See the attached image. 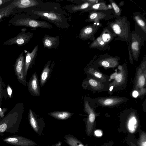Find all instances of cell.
I'll return each mask as SVG.
<instances>
[{"label":"cell","mask_w":146,"mask_h":146,"mask_svg":"<svg viewBox=\"0 0 146 146\" xmlns=\"http://www.w3.org/2000/svg\"><path fill=\"white\" fill-rule=\"evenodd\" d=\"M117 70H115V73L112 74L110 76V77L109 79L108 80V81L110 82L113 79H114L115 77L117 74Z\"/></svg>","instance_id":"39"},{"label":"cell","mask_w":146,"mask_h":146,"mask_svg":"<svg viewBox=\"0 0 146 146\" xmlns=\"http://www.w3.org/2000/svg\"><path fill=\"white\" fill-rule=\"evenodd\" d=\"M84 109L88 114L87 121L86 129L88 134H89L92 129V125L96 118V113L94 110L90 106L87 101L84 103Z\"/></svg>","instance_id":"18"},{"label":"cell","mask_w":146,"mask_h":146,"mask_svg":"<svg viewBox=\"0 0 146 146\" xmlns=\"http://www.w3.org/2000/svg\"><path fill=\"white\" fill-rule=\"evenodd\" d=\"M106 1L102 0L97 3L94 4L89 7L82 11L80 14L83 13L89 12L91 11L99 10L107 11L111 9L108 8V5L106 4Z\"/></svg>","instance_id":"25"},{"label":"cell","mask_w":146,"mask_h":146,"mask_svg":"<svg viewBox=\"0 0 146 146\" xmlns=\"http://www.w3.org/2000/svg\"><path fill=\"white\" fill-rule=\"evenodd\" d=\"M132 16L135 23L146 34V20L144 15L139 12H137L133 13Z\"/></svg>","instance_id":"23"},{"label":"cell","mask_w":146,"mask_h":146,"mask_svg":"<svg viewBox=\"0 0 146 146\" xmlns=\"http://www.w3.org/2000/svg\"><path fill=\"white\" fill-rule=\"evenodd\" d=\"M99 106L104 107L116 106L126 102L127 98L121 97H100L94 99Z\"/></svg>","instance_id":"13"},{"label":"cell","mask_w":146,"mask_h":146,"mask_svg":"<svg viewBox=\"0 0 146 146\" xmlns=\"http://www.w3.org/2000/svg\"><path fill=\"white\" fill-rule=\"evenodd\" d=\"M14 0H11L0 7V21L4 17L13 15V10L15 8L13 3Z\"/></svg>","instance_id":"20"},{"label":"cell","mask_w":146,"mask_h":146,"mask_svg":"<svg viewBox=\"0 0 146 146\" xmlns=\"http://www.w3.org/2000/svg\"><path fill=\"white\" fill-rule=\"evenodd\" d=\"M43 49H56L60 44L59 36H51L48 34H45L42 39Z\"/></svg>","instance_id":"17"},{"label":"cell","mask_w":146,"mask_h":146,"mask_svg":"<svg viewBox=\"0 0 146 146\" xmlns=\"http://www.w3.org/2000/svg\"><path fill=\"white\" fill-rule=\"evenodd\" d=\"M120 59L118 56H112L107 54H102L94 60L93 66L94 67H103L106 69L114 68L118 65Z\"/></svg>","instance_id":"7"},{"label":"cell","mask_w":146,"mask_h":146,"mask_svg":"<svg viewBox=\"0 0 146 146\" xmlns=\"http://www.w3.org/2000/svg\"><path fill=\"white\" fill-rule=\"evenodd\" d=\"M88 18L85 21L89 23H100V21L109 20L115 18L113 9L107 11L99 10L89 12Z\"/></svg>","instance_id":"8"},{"label":"cell","mask_w":146,"mask_h":146,"mask_svg":"<svg viewBox=\"0 0 146 146\" xmlns=\"http://www.w3.org/2000/svg\"><path fill=\"white\" fill-rule=\"evenodd\" d=\"M146 134L144 133L141 135L139 142V146H146Z\"/></svg>","instance_id":"34"},{"label":"cell","mask_w":146,"mask_h":146,"mask_svg":"<svg viewBox=\"0 0 146 146\" xmlns=\"http://www.w3.org/2000/svg\"><path fill=\"white\" fill-rule=\"evenodd\" d=\"M106 25L116 35L114 40L129 42L131 36L130 23L126 16L115 18L113 21L107 22Z\"/></svg>","instance_id":"4"},{"label":"cell","mask_w":146,"mask_h":146,"mask_svg":"<svg viewBox=\"0 0 146 146\" xmlns=\"http://www.w3.org/2000/svg\"><path fill=\"white\" fill-rule=\"evenodd\" d=\"M1 117H0V118H1Z\"/></svg>","instance_id":"45"},{"label":"cell","mask_w":146,"mask_h":146,"mask_svg":"<svg viewBox=\"0 0 146 146\" xmlns=\"http://www.w3.org/2000/svg\"><path fill=\"white\" fill-rule=\"evenodd\" d=\"M135 30L131 32V39L128 43L133 59L137 61L141 48L146 40V34L135 23Z\"/></svg>","instance_id":"5"},{"label":"cell","mask_w":146,"mask_h":146,"mask_svg":"<svg viewBox=\"0 0 146 146\" xmlns=\"http://www.w3.org/2000/svg\"><path fill=\"white\" fill-rule=\"evenodd\" d=\"M44 2L42 0H14L13 3L15 8L13 10V15L22 13L29 8L37 7Z\"/></svg>","instance_id":"9"},{"label":"cell","mask_w":146,"mask_h":146,"mask_svg":"<svg viewBox=\"0 0 146 146\" xmlns=\"http://www.w3.org/2000/svg\"><path fill=\"white\" fill-rule=\"evenodd\" d=\"M127 46H128V54H129V58L130 61V63L132 64L133 63V58L132 56V54L130 49V48L129 46V45L128 43V42H127Z\"/></svg>","instance_id":"35"},{"label":"cell","mask_w":146,"mask_h":146,"mask_svg":"<svg viewBox=\"0 0 146 146\" xmlns=\"http://www.w3.org/2000/svg\"><path fill=\"white\" fill-rule=\"evenodd\" d=\"M34 33L30 32L22 31L17 36L5 41L3 45H11L16 44L18 46H21L25 45L33 37Z\"/></svg>","instance_id":"12"},{"label":"cell","mask_w":146,"mask_h":146,"mask_svg":"<svg viewBox=\"0 0 146 146\" xmlns=\"http://www.w3.org/2000/svg\"><path fill=\"white\" fill-rule=\"evenodd\" d=\"M28 118L29 123L35 131L41 135V129L37 120L34 116L32 111L29 110L28 113Z\"/></svg>","instance_id":"27"},{"label":"cell","mask_w":146,"mask_h":146,"mask_svg":"<svg viewBox=\"0 0 146 146\" xmlns=\"http://www.w3.org/2000/svg\"><path fill=\"white\" fill-rule=\"evenodd\" d=\"M3 141L8 144L17 146H35L37 144L25 137L14 135L6 137Z\"/></svg>","instance_id":"14"},{"label":"cell","mask_w":146,"mask_h":146,"mask_svg":"<svg viewBox=\"0 0 146 146\" xmlns=\"http://www.w3.org/2000/svg\"><path fill=\"white\" fill-rule=\"evenodd\" d=\"M146 71L139 68L137 70L135 82V89L139 90L143 88L146 85Z\"/></svg>","instance_id":"22"},{"label":"cell","mask_w":146,"mask_h":146,"mask_svg":"<svg viewBox=\"0 0 146 146\" xmlns=\"http://www.w3.org/2000/svg\"><path fill=\"white\" fill-rule=\"evenodd\" d=\"M7 92L9 96V97L11 98L12 97V90L10 86L8 84L7 88Z\"/></svg>","instance_id":"36"},{"label":"cell","mask_w":146,"mask_h":146,"mask_svg":"<svg viewBox=\"0 0 146 146\" xmlns=\"http://www.w3.org/2000/svg\"><path fill=\"white\" fill-rule=\"evenodd\" d=\"M86 72L91 75L94 78L102 82L108 81L110 77L103 74L94 67H89Z\"/></svg>","instance_id":"21"},{"label":"cell","mask_w":146,"mask_h":146,"mask_svg":"<svg viewBox=\"0 0 146 146\" xmlns=\"http://www.w3.org/2000/svg\"><path fill=\"white\" fill-rule=\"evenodd\" d=\"M95 135L98 137H100L102 135V133L101 130H97L94 131Z\"/></svg>","instance_id":"40"},{"label":"cell","mask_w":146,"mask_h":146,"mask_svg":"<svg viewBox=\"0 0 146 146\" xmlns=\"http://www.w3.org/2000/svg\"><path fill=\"white\" fill-rule=\"evenodd\" d=\"M138 125V121L134 113H132L129 116L127 122V127L128 131L133 133L136 130Z\"/></svg>","instance_id":"26"},{"label":"cell","mask_w":146,"mask_h":146,"mask_svg":"<svg viewBox=\"0 0 146 146\" xmlns=\"http://www.w3.org/2000/svg\"><path fill=\"white\" fill-rule=\"evenodd\" d=\"M22 13L33 15L52 23L57 27L64 29L68 28V14L62 8L60 4L55 2H44L40 5L29 8Z\"/></svg>","instance_id":"1"},{"label":"cell","mask_w":146,"mask_h":146,"mask_svg":"<svg viewBox=\"0 0 146 146\" xmlns=\"http://www.w3.org/2000/svg\"><path fill=\"white\" fill-rule=\"evenodd\" d=\"M11 1V0H0V7Z\"/></svg>","instance_id":"42"},{"label":"cell","mask_w":146,"mask_h":146,"mask_svg":"<svg viewBox=\"0 0 146 146\" xmlns=\"http://www.w3.org/2000/svg\"><path fill=\"white\" fill-rule=\"evenodd\" d=\"M5 86V83L3 81L0 75V106L2 105V99L6 95Z\"/></svg>","instance_id":"33"},{"label":"cell","mask_w":146,"mask_h":146,"mask_svg":"<svg viewBox=\"0 0 146 146\" xmlns=\"http://www.w3.org/2000/svg\"><path fill=\"white\" fill-rule=\"evenodd\" d=\"M2 21H3V20L0 21V23Z\"/></svg>","instance_id":"44"},{"label":"cell","mask_w":146,"mask_h":146,"mask_svg":"<svg viewBox=\"0 0 146 146\" xmlns=\"http://www.w3.org/2000/svg\"><path fill=\"white\" fill-rule=\"evenodd\" d=\"M39 18L33 15L25 13L16 14L9 20V23L16 26H24L36 29L42 28L51 29L53 27L45 21L39 20Z\"/></svg>","instance_id":"3"},{"label":"cell","mask_w":146,"mask_h":146,"mask_svg":"<svg viewBox=\"0 0 146 146\" xmlns=\"http://www.w3.org/2000/svg\"><path fill=\"white\" fill-rule=\"evenodd\" d=\"M7 108H3L2 109L0 108V117H3L4 116L5 113L7 111Z\"/></svg>","instance_id":"38"},{"label":"cell","mask_w":146,"mask_h":146,"mask_svg":"<svg viewBox=\"0 0 146 146\" xmlns=\"http://www.w3.org/2000/svg\"><path fill=\"white\" fill-rule=\"evenodd\" d=\"M83 2H87L92 3L96 4L102 1L101 0H81Z\"/></svg>","instance_id":"37"},{"label":"cell","mask_w":146,"mask_h":146,"mask_svg":"<svg viewBox=\"0 0 146 146\" xmlns=\"http://www.w3.org/2000/svg\"><path fill=\"white\" fill-rule=\"evenodd\" d=\"M126 64L119 65L118 66L119 71L114 79V80L110 84L109 88L113 86V87L117 88L125 83L127 77L126 72Z\"/></svg>","instance_id":"15"},{"label":"cell","mask_w":146,"mask_h":146,"mask_svg":"<svg viewBox=\"0 0 146 146\" xmlns=\"http://www.w3.org/2000/svg\"><path fill=\"white\" fill-rule=\"evenodd\" d=\"M73 113L65 111H55L49 113L48 114L59 120H64L71 117Z\"/></svg>","instance_id":"29"},{"label":"cell","mask_w":146,"mask_h":146,"mask_svg":"<svg viewBox=\"0 0 146 146\" xmlns=\"http://www.w3.org/2000/svg\"><path fill=\"white\" fill-rule=\"evenodd\" d=\"M51 61L50 60L45 65L42 71L40 77V84L41 87H42L45 84L48 77L50 72V66Z\"/></svg>","instance_id":"30"},{"label":"cell","mask_w":146,"mask_h":146,"mask_svg":"<svg viewBox=\"0 0 146 146\" xmlns=\"http://www.w3.org/2000/svg\"><path fill=\"white\" fill-rule=\"evenodd\" d=\"M109 88V90L111 92L112 91V90H113V86H110Z\"/></svg>","instance_id":"43"},{"label":"cell","mask_w":146,"mask_h":146,"mask_svg":"<svg viewBox=\"0 0 146 146\" xmlns=\"http://www.w3.org/2000/svg\"><path fill=\"white\" fill-rule=\"evenodd\" d=\"M102 26V24L100 23H93L87 25L81 29L78 37L84 40L89 39L93 41L96 39L94 36L95 34Z\"/></svg>","instance_id":"10"},{"label":"cell","mask_w":146,"mask_h":146,"mask_svg":"<svg viewBox=\"0 0 146 146\" xmlns=\"http://www.w3.org/2000/svg\"><path fill=\"white\" fill-rule=\"evenodd\" d=\"M23 104H17L5 116L0 118V134L5 132L15 133L18 131L23 111Z\"/></svg>","instance_id":"2"},{"label":"cell","mask_w":146,"mask_h":146,"mask_svg":"<svg viewBox=\"0 0 146 146\" xmlns=\"http://www.w3.org/2000/svg\"><path fill=\"white\" fill-rule=\"evenodd\" d=\"M38 48V45H36L32 51L27 52L25 59L24 74L26 78L28 70L34 64L37 55Z\"/></svg>","instance_id":"16"},{"label":"cell","mask_w":146,"mask_h":146,"mask_svg":"<svg viewBox=\"0 0 146 146\" xmlns=\"http://www.w3.org/2000/svg\"><path fill=\"white\" fill-rule=\"evenodd\" d=\"M116 36V35L110 28L108 27H105L100 36L93 41L89 47L101 51L110 50V44Z\"/></svg>","instance_id":"6"},{"label":"cell","mask_w":146,"mask_h":146,"mask_svg":"<svg viewBox=\"0 0 146 146\" xmlns=\"http://www.w3.org/2000/svg\"><path fill=\"white\" fill-rule=\"evenodd\" d=\"M28 86L29 92L32 95L39 96L40 91L38 78L36 73H34L28 83Z\"/></svg>","instance_id":"19"},{"label":"cell","mask_w":146,"mask_h":146,"mask_svg":"<svg viewBox=\"0 0 146 146\" xmlns=\"http://www.w3.org/2000/svg\"><path fill=\"white\" fill-rule=\"evenodd\" d=\"M64 138L66 142L70 146H84L80 141L71 135H67Z\"/></svg>","instance_id":"31"},{"label":"cell","mask_w":146,"mask_h":146,"mask_svg":"<svg viewBox=\"0 0 146 146\" xmlns=\"http://www.w3.org/2000/svg\"><path fill=\"white\" fill-rule=\"evenodd\" d=\"M88 82L90 87L92 90L96 91H102L104 86L102 82L94 78H90L88 79Z\"/></svg>","instance_id":"28"},{"label":"cell","mask_w":146,"mask_h":146,"mask_svg":"<svg viewBox=\"0 0 146 146\" xmlns=\"http://www.w3.org/2000/svg\"><path fill=\"white\" fill-rule=\"evenodd\" d=\"M94 4L91 3L86 2L76 5H70L66 6L65 9L70 13H74L78 11H81L89 7Z\"/></svg>","instance_id":"24"},{"label":"cell","mask_w":146,"mask_h":146,"mask_svg":"<svg viewBox=\"0 0 146 146\" xmlns=\"http://www.w3.org/2000/svg\"><path fill=\"white\" fill-rule=\"evenodd\" d=\"M112 7L114 14L115 18H117L121 16V9L117 5L113 0H109Z\"/></svg>","instance_id":"32"},{"label":"cell","mask_w":146,"mask_h":146,"mask_svg":"<svg viewBox=\"0 0 146 146\" xmlns=\"http://www.w3.org/2000/svg\"><path fill=\"white\" fill-rule=\"evenodd\" d=\"M25 59L23 52H22L15 61L14 69L18 81L23 85L26 86L27 83L24 74Z\"/></svg>","instance_id":"11"},{"label":"cell","mask_w":146,"mask_h":146,"mask_svg":"<svg viewBox=\"0 0 146 146\" xmlns=\"http://www.w3.org/2000/svg\"><path fill=\"white\" fill-rule=\"evenodd\" d=\"M132 96L135 98L137 97L139 95L138 92L136 90H134L132 93Z\"/></svg>","instance_id":"41"}]
</instances>
